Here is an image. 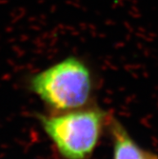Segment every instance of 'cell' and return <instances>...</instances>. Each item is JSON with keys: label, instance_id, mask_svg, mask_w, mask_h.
Wrapping results in <instances>:
<instances>
[{"label": "cell", "instance_id": "obj_4", "mask_svg": "<svg viewBox=\"0 0 158 159\" xmlns=\"http://www.w3.org/2000/svg\"><path fill=\"white\" fill-rule=\"evenodd\" d=\"M151 159H158V157H157L156 155H154V154H153V156H152V158H151Z\"/></svg>", "mask_w": 158, "mask_h": 159}, {"label": "cell", "instance_id": "obj_3", "mask_svg": "<svg viewBox=\"0 0 158 159\" xmlns=\"http://www.w3.org/2000/svg\"><path fill=\"white\" fill-rule=\"evenodd\" d=\"M107 129L112 144V159H151L153 154L145 151L133 138L125 126L112 114Z\"/></svg>", "mask_w": 158, "mask_h": 159}, {"label": "cell", "instance_id": "obj_1", "mask_svg": "<svg viewBox=\"0 0 158 159\" xmlns=\"http://www.w3.org/2000/svg\"><path fill=\"white\" fill-rule=\"evenodd\" d=\"M28 85L52 112H62L93 105L96 77L87 60L70 54L31 75Z\"/></svg>", "mask_w": 158, "mask_h": 159}, {"label": "cell", "instance_id": "obj_2", "mask_svg": "<svg viewBox=\"0 0 158 159\" xmlns=\"http://www.w3.org/2000/svg\"><path fill=\"white\" fill-rule=\"evenodd\" d=\"M111 113L95 105L62 112L38 114L43 131L62 159H91Z\"/></svg>", "mask_w": 158, "mask_h": 159}]
</instances>
